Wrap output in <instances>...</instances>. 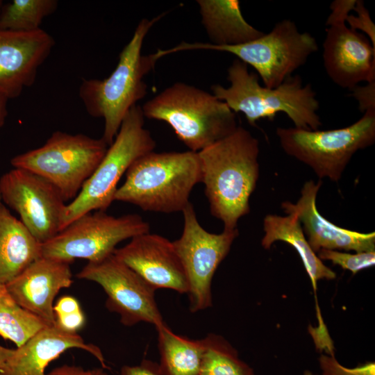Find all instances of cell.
<instances>
[{
  "mask_svg": "<svg viewBox=\"0 0 375 375\" xmlns=\"http://www.w3.org/2000/svg\"><path fill=\"white\" fill-rule=\"evenodd\" d=\"M197 153L211 215L223 222L224 229L237 228L238 220L249 212V198L258 178V140L238 126Z\"/></svg>",
  "mask_w": 375,
  "mask_h": 375,
  "instance_id": "6da1fadb",
  "label": "cell"
},
{
  "mask_svg": "<svg viewBox=\"0 0 375 375\" xmlns=\"http://www.w3.org/2000/svg\"><path fill=\"white\" fill-rule=\"evenodd\" d=\"M227 79L229 87L213 85L212 93L233 112L243 113L252 126L260 119L273 121L278 112L285 113L295 128L318 130L322 125L316 92L310 84L303 85L298 75L269 88L260 85L258 74L237 58L227 69Z\"/></svg>",
  "mask_w": 375,
  "mask_h": 375,
  "instance_id": "7a4b0ae2",
  "label": "cell"
},
{
  "mask_svg": "<svg viewBox=\"0 0 375 375\" xmlns=\"http://www.w3.org/2000/svg\"><path fill=\"white\" fill-rule=\"evenodd\" d=\"M165 13L151 19H142L132 38L123 48L113 72L104 79H83L78 89L88 113L104 119L102 139L110 146L130 109L147 92L144 77L156 62L151 54L142 55L144 40Z\"/></svg>",
  "mask_w": 375,
  "mask_h": 375,
  "instance_id": "3957f363",
  "label": "cell"
},
{
  "mask_svg": "<svg viewBox=\"0 0 375 375\" xmlns=\"http://www.w3.org/2000/svg\"><path fill=\"white\" fill-rule=\"evenodd\" d=\"M115 201L128 203L145 211L182 212L190 203L194 187L201 183L197 152H149L128 167Z\"/></svg>",
  "mask_w": 375,
  "mask_h": 375,
  "instance_id": "277c9868",
  "label": "cell"
},
{
  "mask_svg": "<svg viewBox=\"0 0 375 375\" xmlns=\"http://www.w3.org/2000/svg\"><path fill=\"white\" fill-rule=\"evenodd\" d=\"M141 108L144 117L166 122L194 152L229 135L238 126L235 113L224 102L182 82L166 88Z\"/></svg>",
  "mask_w": 375,
  "mask_h": 375,
  "instance_id": "5b68a950",
  "label": "cell"
},
{
  "mask_svg": "<svg viewBox=\"0 0 375 375\" xmlns=\"http://www.w3.org/2000/svg\"><path fill=\"white\" fill-rule=\"evenodd\" d=\"M187 50H213L228 52L251 66L263 85L274 88L303 65L310 56L318 51L315 38L308 32L301 33L290 19H283L270 32L252 41L237 45H215L210 43L182 42L174 47L159 49L162 58Z\"/></svg>",
  "mask_w": 375,
  "mask_h": 375,
  "instance_id": "8992f818",
  "label": "cell"
},
{
  "mask_svg": "<svg viewBox=\"0 0 375 375\" xmlns=\"http://www.w3.org/2000/svg\"><path fill=\"white\" fill-rule=\"evenodd\" d=\"M144 118L138 104L128 112L101 162L78 194L67 204L60 231L85 213L106 211L115 201L117 184L131 165L154 150L156 142L144 127Z\"/></svg>",
  "mask_w": 375,
  "mask_h": 375,
  "instance_id": "52a82bcc",
  "label": "cell"
},
{
  "mask_svg": "<svg viewBox=\"0 0 375 375\" xmlns=\"http://www.w3.org/2000/svg\"><path fill=\"white\" fill-rule=\"evenodd\" d=\"M108 148L102 138L56 131L42 146L15 156L10 163L14 168L26 169L47 180L66 202L78 194Z\"/></svg>",
  "mask_w": 375,
  "mask_h": 375,
  "instance_id": "ba28073f",
  "label": "cell"
},
{
  "mask_svg": "<svg viewBox=\"0 0 375 375\" xmlns=\"http://www.w3.org/2000/svg\"><path fill=\"white\" fill-rule=\"evenodd\" d=\"M283 151L308 165L320 178L340 180L358 150L375 142V108L367 110L355 123L341 128L319 131L277 128Z\"/></svg>",
  "mask_w": 375,
  "mask_h": 375,
  "instance_id": "9c48e42d",
  "label": "cell"
},
{
  "mask_svg": "<svg viewBox=\"0 0 375 375\" xmlns=\"http://www.w3.org/2000/svg\"><path fill=\"white\" fill-rule=\"evenodd\" d=\"M149 231V223L138 214L115 217L103 210L90 212L41 244L42 256L70 263L77 258L96 262L112 255L122 241Z\"/></svg>",
  "mask_w": 375,
  "mask_h": 375,
  "instance_id": "30bf717a",
  "label": "cell"
},
{
  "mask_svg": "<svg viewBox=\"0 0 375 375\" xmlns=\"http://www.w3.org/2000/svg\"><path fill=\"white\" fill-rule=\"evenodd\" d=\"M182 212L183 232L173 244L188 280L190 310L196 312L212 306L213 276L228 255L238 230L224 229L219 234L207 231L199 222L190 202Z\"/></svg>",
  "mask_w": 375,
  "mask_h": 375,
  "instance_id": "8fae6325",
  "label": "cell"
},
{
  "mask_svg": "<svg viewBox=\"0 0 375 375\" xmlns=\"http://www.w3.org/2000/svg\"><path fill=\"white\" fill-rule=\"evenodd\" d=\"M356 2L335 0L331 3L322 53L328 77L337 85L351 90L360 82L375 81V48L365 35L346 24Z\"/></svg>",
  "mask_w": 375,
  "mask_h": 375,
  "instance_id": "7c38bea8",
  "label": "cell"
},
{
  "mask_svg": "<svg viewBox=\"0 0 375 375\" xmlns=\"http://www.w3.org/2000/svg\"><path fill=\"white\" fill-rule=\"evenodd\" d=\"M76 277L95 282L103 288L107 296L106 307L119 315L124 326L146 322L156 328L165 324L156 301V290L113 253L88 262Z\"/></svg>",
  "mask_w": 375,
  "mask_h": 375,
  "instance_id": "4fadbf2b",
  "label": "cell"
},
{
  "mask_svg": "<svg viewBox=\"0 0 375 375\" xmlns=\"http://www.w3.org/2000/svg\"><path fill=\"white\" fill-rule=\"evenodd\" d=\"M0 197L40 244L60 232L67 204L58 190L42 176L13 168L0 178Z\"/></svg>",
  "mask_w": 375,
  "mask_h": 375,
  "instance_id": "5bb4252c",
  "label": "cell"
},
{
  "mask_svg": "<svg viewBox=\"0 0 375 375\" xmlns=\"http://www.w3.org/2000/svg\"><path fill=\"white\" fill-rule=\"evenodd\" d=\"M113 254L156 290L188 294V283L173 242L150 232L136 235Z\"/></svg>",
  "mask_w": 375,
  "mask_h": 375,
  "instance_id": "9a60e30c",
  "label": "cell"
},
{
  "mask_svg": "<svg viewBox=\"0 0 375 375\" xmlns=\"http://www.w3.org/2000/svg\"><path fill=\"white\" fill-rule=\"evenodd\" d=\"M54 44L53 37L42 28L33 32L0 28V90L9 99L35 83Z\"/></svg>",
  "mask_w": 375,
  "mask_h": 375,
  "instance_id": "2e32d148",
  "label": "cell"
},
{
  "mask_svg": "<svg viewBox=\"0 0 375 375\" xmlns=\"http://www.w3.org/2000/svg\"><path fill=\"white\" fill-rule=\"evenodd\" d=\"M70 262L41 256L6 284L16 302L42 319L55 324L53 301L58 292L73 283Z\"/></svg>",
  "mask_w": 375,
  "mask_h": 375,
  "instance_id": "e0dca14e",
  "label": "cell"
},
{
  "mask_svg": "<svg viewBox=\"0 0 375 375\" xmlns=\"http://www.w3.org/2000/svg\"><path fill=\"white\" fill-rule=\"evenodd\" d=\"M322 185L309 181L304 183L296 203H282L284 212L295 215L306 235L308 242L317 253L320 249L375 251V233H360L341 228L324 218L316 206L317 194Z\"/></svg>",
  "mask_w": 375,
  "mask_h": 375,
  "instance_id": "ac0fdd59",
  "label": "cell"
},
{
  "mask_svg": "<svg viewBox=\"0 0 375 375\" xmlns=\"http://www.w3.org/2000/svg\"><path fill=\"white\" fill-rule=\"evenodd\" d=\"M81 349L94 356L108 369L100 349L86 343L78 333L65 332L55 324L47 326L20 347L0 369V375H46L49 364L70 349Z\"/></svg>",
  "mask_w": 375,
  "mask_h": 375,
  "instance_id": "d6986e66",
  "label": "cell"
},
{
  "mask_svg": "<svg viewBox=\"0 0 375 375\" xmlns=\"http://www.w3.org/2000/svg\"><path fill=\"white\" fill-rule=\"evenodd\" d=\"M41 256V244L1 201L0 283H8Z\"/></svg>",
  "mask_w": 375,
  "mask_h": 375,
  "instance_id": "ffe728a7",
  "label": "cell"
},
{
  "mask_svg": "<svg viewBox=\"0 0 375 375\" xmlns=\"http://www.w3.org/2000/svg\"><path fill=\"white\" fill-rule=\"evenodd\" d=\"M201 22L215 45H237L262 36L244 18L238 0H198Z\"/></svg>",
  "mask_w": 375,
  "mask_h": 375,
  "instance_id": "44dd1931",
  "label": "cell"
},
{
  "mask_svg": "<svg viewBox=\"0 0 375 375\" xmlns=\"http://www.w3.org/2000/svg\"><path fill=\"white\" fill-rule=\"evenodd\" d=\"M263 228L265 235L261 240L263 248L269 249L276 241L290 244L299 255L315 291L318 281L335 278L336 274L323 263L310 247L301 224L295 215L283 217L267 215L264 219Z\"/></svg>",
  "mask_w": 375,
  "mask_h": 375,
  "instance_id": "7402d4cb",
  "label": "cell"
},
{
  "mask_svg": "<svg viewBox=\"0 0 375 375\" xmlns=\"http://www.w3.org/2000/svg\"><path fill=\"white\" fill-rule=\"evenodd\" d=\"M162 375H200L204 347L201 340L175 334L166 324L156 328Z\"/></svg>",
  "mask_w": 375,
  "mask_h": 375,
  "instance_id": "603a6c76",
  "label": "cell"
},
{
  "mask_svg": "<svg viewBox=\"0 0 375 375\" xmlns=\"http://www.w3.org/2000/svg\"><path fill=\"white\" fill-rule=\"evenodd\" d=\"M47 325L42 319L20 306L5 284L0 283V335L17 347Z\"/></svg>",
  "mask_w": 375,
  "mask_h": 375,
  "instance_id": "cb8c5ba5",
  "label": "cell"
},
{
  "mask_svg": "<svg viewBox=\"0 0 375 375\" xmlns=\"http://www.w3.org/2000/svg\"><path fill=\"white\" fill-rule=\"evenodd\" d=\"M204 352L200 375H255L238 352L224 337L209 333L201 339Z\"/></svg>",
  "mask_w": 375,
  "mask_h": 375,
  "instance_id": "d4e9b609",
  "label": "cell"
},
{
  "mask_svg": "<svg viewBox=\"0 0 375 375\" xmlns=\"http://www.w3.org/2000/svg\"><path fill=\"white\" fill-rule=\"evenodd\" d=\"M56 0H12L0 10V28L16 32L40 29L43 19L58 8Z\"/></svg>",
  "mask_w": 375,
  "mask_h": 375,
  "instance_id": "484cf974",
  "label": "cell"
},
{
  "mask_svg": "<svg viewBox=\"0 0 375 375\" xmlns=\"http://www.w3.org/2000/svg\"><path fill=\"white\" fill-rule=\"evenodd\" d=\"M317 253L321 260H330L333 265L349 270L353 274L375 264V251L349 253L336 250L320 249Z\"/></svg>",
  "mask_w": 375,
  "mask_h": 375,
  "instance_id": "4316f807",
  "label": "cell"
},
{
  "mask_svg": "<svg viewBox=\"0 0 375 375\" xmlns=\"http://www.w3.org/2000/svg\"><path fill=\"white\" fill-rule=\"evenodd\" d=\"M322 375H375V363L372 361L353 368L341 365L335 358L334 353L322 354L319 358Z\"/></svg>",
  "mask_w": 375,
  "mask_h": 375,
  "instance_id": "83f0119b",
  "label": "cell"
},
{
  "mask_svg": "<svg viewBox=\"0 0 375 375\" xmlns=\"http://www.w3.org/2000/svg\"><path fill=\"white\" fill-rule=\"evenodd\" d=\"M353 10L356 12L357 15L349 14L346 18V23L349 24L350 28L364 32L375 48V25L370 17L368 10L365 6L363 1L356 0Z\"/></svg>",
  "mask_w": 375,
  "mask_h": 375,
  "instance_id": "f1b7e54d",
  "label": "cell"
},
{
  "mask_svg": "<svg viewBox=\"0 0 375 375\" xmlns=\"http://www.w3.org/2000/svg\"><path fill=\"white\" fill-rule=\"evenodd\" d=\"M55 325L61 330L70 333H77L85 324V317L82 310L72 313L55 316Z\"/></svg>",
  "mask_w": 375,
  "mask_h": 375,
  "instance_id": "f546056e",
  "label": "cell"
},
{
  "mask_svg": "<svg viewBox=\"0 0 375 375\" xmlns=\"http://www.w3.org/2000/svg\"><path fill=\"white\" fill-rule=\"evenodd\" d=\"M351 90V96L358 101L361 112L375 108V81L368 83L363 87L357 85Z\"/></svg>",
  "mask_w": 375,
  "mask_h": 375,
  "instance_id": "4dcf8cb0",
  "label": "cell"
},
{
  "mask_svg": "<svg viewBox=\"0 0 375 375\" xmlns=\"http://www.w3.org/2000/svg\"><path fill=\"white\" fill-rule=\"evenodd\" d=\"M120 375H162L159 364L144 359L140 365H124L121 368Z\"/></svg>",
  "mask_w": 375,
  "mask_h": 375,
  "instance_id": "1f68e13d",
  "label": "cell"
},
{
  "mask_svg": "<svg viewBox=\"0 0 375 375\" xmlns=\"http://www.w3.org/2000/svg\"><path fill=\"white\" fill-rule=\"evenodd\" d=\"M46 375H108L102 368L85 369L81 366L64 364L56 367Z\"/></svg>",
  "mask_w": 375,
  "mask_h": 375,
  "instance_id": "d6a6232c",
  "label": "cell"
},
{
  "mask_svg": "<svg viewBox=\"0 0 375 375\" xmlns=\"http://www.w3.org/2000/svg\"><path fill=\"white\" fill-rule=\"evenodd\" d=\"M81 309L77 299L72 296H63L59 298L53 306L55 316L72 313Z\"/></svg>",
  "mask_w": 375,
  "mask_h": 375,
  "instance_id": "836d02e7",
  "label": "cell"
},
{
  "mask_svg": "<svg viewBox=\"0 0 375 375\" xmlns=\"http://www.w3.org/2000/svg\"><path fill=\"white\" fill-rule=\"evenodd\" d=\"M9 98L8 96L0 90V127H1L5 122L8 115L7 103Z\"/></svg>",
  "mask_w": 375,
  "mask_h": 375,
  "instance_id": "e575fe53",
  "label": "cell"
},
{
  "mask_svg": "<svg viewBox=\"0 0 375 375\" xmlns=\"http://www.w3.org/2000/svg\"><path fill=\"white\" fill-rule=\"evenodd\" d=\"M14 349L4 347L0 344V369L4 365L6 360L10 357Z\"/></svg>",
  "mask_w": 375,
  "mask_h": 375,
  "instance_id": "d590c367",
  "label": "cell"
},
{
  "mask_svg": "<svg viewBox=\"0 0 375 375\" xmlns=\"http://www.w3.org/2000/svg\"><path fill=\"white\" fill-rule=\"evenodd\" d=\"M303 375H317V374H314L312 372L309 370H306L303 372Z\"/></svg>",
  "mask_w": 375,
  "mask_h": 375,
  "instance_id": "8d00e7d4",
  "label": "cell"
},
{
  "mask_svg": "<svg viewBox=\"0 0 375 375\" xmlns=\"http://www.w3.org/2000/svg\"><path fill=\"white\" fill-rule=\"evenodd\" d=\"M2 5H3V1L0 0V10H1V8Z\"/></svg>",
  "mask_w": 375,
  "mask_h": 375,
  "instance_id": "74e56055",
  "label": "cell"
},
{
  "mask_svg": "<svg viewBox=\"0 0 375 375\" xmlns=\"http://www.w3.org/2000/svg\"><path fill=\"white\" fill-rule=\"evenodd\" d=\"M1 201V197H0V201Z\"/></svg>",
  "mask_w": 375,
  "mask_h": 375,
  "instance_id": "f35d334b",
  "label": "cell"
}]
</instances>
